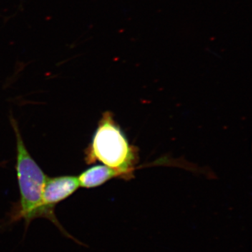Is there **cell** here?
I'll return each instance as SVG.
<instances>
[{
  "mask_svg": "<svg viewBox=\"0 0 252 252\" xmlns=\"http://www.w3.org/2000/svg\"><path fill=\"white\" fill-rule=\"evenodd\" d=\"M86 154L88 163L102 162L115 170L124 180L134 178V172L140 167L137 166L140 160L138 150L131 145L109 112L102 114Z\"/></svg>",
  "mask_w": 252,
  "mask_h": 252,
  "instance_id": "obj_1",
  "label": "cell"
},
{
  "mask_svg": "<svg viewBox=\"0 0 252 252\" xmlns=\"http://www.w3.org/2000/svg\"><path fill=\"white\" fill-rule=\"evenodd\" d=\"M79 187L80 185L77 177L61 176L54 178L47 177L43 190V207L51 217V221L65 235H68V233L63 228L55 215V207L58 203L70 196Z\"/></svg>",
  "mask_w": 252,
  "mask_h": 252,
  "instance_id": "obj_3",
  "label": "cell"
},
{
  "mask_svg": "<svg viewBox=\"0 0 252 252\" xmlns=\"http://www.w3.org/2000/svg\"><path fill=\"white\" fill-rule=\"evenodd\" d=\"M114 178H120L119 173L114 169L104 165L91 167L78 177L80 187L87 189L99 187Z\"/></svg>",
  "mask_w": 252,
  "mask_h": 252,
  "instance_id": "obj_4",
  "label": "cell"
},
{
  "mask_svg": "<svg viewBox=\"0 0 252 252\" xmlns=\"http://www.w3.org/2000/svg\"><path fill=\"white\" fill-rule=\"evenodd\" d=\"M17 142V177L21 200L13 220H24L29 224L36 218L51 220L42 205V194L47 180L45 174L28 152L16 123L13 122Z\"/></svg>",
  "mask_w": 252,
  "mask_h": 252,
  "instance_id": "obj_2",
  "label": "cell"
}]
</instances>
